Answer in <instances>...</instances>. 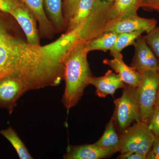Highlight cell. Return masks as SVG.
<instances>
[{
  "label": "cell",
  "mask_w": 159,
  "mask_h": 159,
  "mask_svg": "<svg viewBox=\"0 0 159 159\" xmlns=\"http://www.w3.org/2000/svg\"><path fill=\"white\" fill-rule=\"evenodd\" d=\"M87 42L76 44L69 51L64 61L63 79L66 86L62 102L67 113L78 103L93 76L87 59Z\"/></svg>",
  "instance_id": "6da1fadb"
},
{
  "label": "cell",
  "mask_w": 159,
  "mask_h": 159,
  "mask_svg": "<svg viewBox=\"0 0 159 159\" xmlns=\"http://www.w3.org/2000/svg\"><path fill=\"white\" fill-rule=\"evenodd\" d=\"M27 65V54L22 41L11 32L0 16V80L21 78Z\"/></svg>",
  "instance_id": "7a4b0ae2"
},
{
  "label": "cell",
  "mask_w": 159,
  "mask_h": 159,
  "mask_svg": "<svg viewBox=\"0 0 159 159\" xmlns=\"http://www.w3.org/2000/svg\"><path fill=\"white\" fill-rule=\"evenodd\" d=\"M114 103L115 109L112 119L120 132L133 122L142 121L137 87L125 84L122 96L114 100Z\"/></svg>",
  "instance_id": "3957f363"
},
{
  "label": "cell",
  "mask_w": 159,
  "mask_h": 159,
  "mask_svg": "<svg viewBox=\"0 0 159 159\" xmlns=\"http://www.w3.org/2000/svg\"><path fill=\"white\" fill-rule=\"evenodd\" d=\"M156 137L148 123L135 122L121 133L119 152L121 153L134 152L146 157Z\"/></svg>",
  "instance_id": "277c9868"
},
{
  "label": "cell",
  "mask_w": 159,
  "mask_h": 159,
  "mask_svg": "<svg viewBox=\"0 0 159 159\" xmlns=\"http://www.w3.org/2000/svg\"><path fill=\"white\" fill-rule=\"evenodd\" d=\"M142 80L138 89L142 121L148 123L156 107L159 87V71L142 73Z\"/></svg>",
  "instance_id": "5b68a950"
},
{
  "label": "cell",
  "mask_w": 159,
  "mask_h": 159,
  "mask_svg": "<svg viewBox=\"0 0 159 159\" xmlns=\"http://www.w3.org/2000/svg\"><path fill=\"white\" fill-rule=\"evenodd\" d=\"M29 89L23 80L13 77L0 80V108L7 109L11 115L20 97Z\"/></svg>",
  "instance_id": "8992f818"
},
{
  "label": "cell",
  "mask_w": 159,
  "mask_h": 159,
  "mask_svg": "<svg viewBox=\"0 0 159 159\" xmlns=\"http://www.w3.org/2000/svg\"><path fill=\"white\" fill-rule=\"evenodd\" d=\"M157 21L153 18L146 19L137 15L125 18L116 17L108 24L105 32L116 34L142 31L148 33L156 27Z\"/></svg>",
  "instance_id": "52a82bcc"
},
{
  "label": "cell",
  "mask_w": 159,
  "mask_h": 159,
  "mask_svg": "<svg viewBox=\"0 0 159 159\" xmlns=\"http://www.w3.org/2000/svg\"><path fill=\"white\" fill-rule=\"evenodd\" d=\"M133 45L135 52L130 66L140 73L150 70L159 71L158 60L143 36L141 35L137 38Z\"/></svg>",
  "instance_id": "ba28073f"
},
{
  "label": "cell",
  "mask_w": 159,
  "mask_h": 159,
  "mask_svg": "<svg viewBox=\"0 0 159 159\" xmlns=\"http://www.w3.org/2000/svg\"><path fill=\"white\" fill-rule=\"evenodd\" d=\"M110 54L113 58L105 59L103 61V63L119 74L125 84L138 87L142 80V73L136 70L132 67L127 66L123 61L121 52H113Z\"/></svg>",
  "instance_id": "9c48e42d"
},
{
  "label": "cell",
  "mask_w": 159,
  "mask_h": 159,
  "mask_svg": "<svg viewBox=\"0 0 159 159\" xmlns=\"http://www.w3.org/2000/svg\"><path fill=\"white\" fill-rule=\"evenodd\" d=\"M10 15L20 26L25 34L27 42L35 45H40L35 17L29 8L23 3Z\"/></svg>",
  "instance_id": "30bf717a"
},
{
  "label": "cell",
  "mask_w": 159,
  "mask_h": 159,
  "mask_svg": "<svg viewBox=\"0 0 159 159\" xmlns=\"http://www.w3.org/2000/svg\"><path fill=\"white\" fill-rule=\"evenodd\" d=\"M117 150L101 148L93 144L80 145H69L66 152L63 156L65 159H100L110 157Z\"/></svg>",
  "instance_id": "8fae6325"
},
{
  "label": "cell",
  "mask_w": 159,
  "mask_h": 159,
  "mask_svg": "<svg viewBox=\"0 0 159 159\" xmlns=\"http://www.w3.org/2000/svg\"><path fill=\"white\" fill-rule=\"evenodd\" d=\"M89 84L95 87L96 95L100 98H105L108 95L114 98L116 91L118 89L123 88L125 85L119 74L111 70H108L102 77L92 76Z\"/></svg>",
  "instance_id": "7c38bea8"
},
{
  "label": "cell",
  "mask_w": 159,
  "mask_h": 159,
  "mask_svg": "<svg viewBox=\"0 0 159 159\" xmlns=\"http://www.w3.org/2000/svg\"><path fill=\"white\" fill-rule=\"evenodd\" d=\"M34 15L39 24L40 31L43 33L50 34L53 31V25L46 16L44 3V0H20Z\"/></svg>",
  "instance_id": "4fadbf2b"
},
{
  "label": "cell",
  "mask_w": 159,
  "mask_h": 159,
  "mask_svg": "<svg viewBox=\"0 0 159 159\" xmlns=\"http://www.w3.org/2000/svg\"><path fill=\"white\" fill-rule=\"evenodd\" d=\"M95 0H79L72 17L67 24L66 32L72 31L81 25L88 17Z\"/></svg>",
  "instance_id": "5bb4252c"
},
{
  "label": "cell",
  "mask_w": 159,
  "mask_h": 159,
  "mask_svg": "<svg viewBox=\"0 0 159 159\" xmlns=\"http://www.w3.org/2000/svg\"><path fill=\"white\" fill-rule=\"evenodd\" d=\"M95 144L101 148H111L118 152L120 151V139L112 118L106 126L102 136Z\"/></svg>",
  "instance_id": "9a60e30c"
},
{
  "label": "cell",
  "mask_w": 159,
  "mask_h": 159,
  "mask_svg": "<svg viewBox=\"0 0 159 159\" xmlns=\"http://www.w3.org/2000/svg\"><path fill=\"white\" fill-rule=\"evenodd\" d=\"M118 34L113 32H106L98 37L86 43L89 52L101 51L106 52L112 48L116 43Z\"/></svg>",
  "instance_id": "2e32d148"
},
{
  "label": "cell",
  "mask_w": 159,
  "mask_h": 159,
  "mask_svg": "<svg viewBox=\"0 0 159 159\" xmlns=\"http://www.w3.org/2000/svg\"><path fill=\"white\" fill-rule=\"evenodd\" d=\"M142 0H116L113 8L118 18H125L137 15L141 7Z\"/></svg>",
  "instance_id": "e0dca14e"
},
{
  "label": "cell",
  "mask_w": 159,
  "mask_h": 159,
  "mask_svg": "<svg viewBox=\"0 0 159 159\" xmlns=\"http://www.w3.org/2000/svg\"><path fill=\"white\" fill-rule=\"evenodd\" d=\"M0 134L7 139L15 148L20 159H33L24 142L11 126L0 131Z\"/></svg>",
  "instance_id": "ac0fdd59"
},
{
  "label": "cell",
  "mask_w": 159,
  "mask_h": 159,
  "mask_svg": "<svg viewBox=\"0 0 159 159\" xmlns=\"http://www.w3.org/2000/svg\"><path fill=\"white\" fill-rule=\"evenodd\" d=\"M64 0H44L45 6L51 22L57 29H61L65 23L62 14Z\"/></svg>",
  "instance_id": "d6986e66"
},
{
  "label": "cell",
  "mask_w": 159,
  "mask_h": 159,
  "mask_svg": "<svg viewBox=\"0 0 159 159\" xmlns=\"http://www.w3.org/2000/svg\"><path fill=\"white\" fill-rule=\"evenodd\" d=\"M144 33L145 32L143 31H138L118 34L114 47L110 51V53L121 52L126 47L133 45L135 41Z\"/></svg>",
  "instance_id": "ffe728a7"
},
{
  "label": "cell",
  "mask_w": 159,
  "mask_h": 159,
  "mask_svg": "<svg viewBox=\"0 0 159 159\" xmlns=\"http://www.w3.org/2000/svg\"><path fill=\"white\" fill-rule=\"evenodd\" d=\"M143 37L159 62V27L156 26Z\"/></svg>",
  "instance_id": "44dd1931"
},
{
  "label": "cell",
  "mask_w": 159,
  "mask_h": 159,
  "mask_svg": "<svg viewBox=\"0 0 159 159\" xmlns=\"http://www.w3.org/2000/svg\"><path fill=\"white\" fill-rule=\"evenodd\" d=\"M22 4L20 0H0V11L10 14Z\"/></svg>",
  "instance_id": "7402d4cb"
},
{
  "label": "cell",
  "mask_w": 159,
  "mask_h": 159,
  "mask_svg": "<svg viewBox=\"0 0 159 159\" xmlns=\"http://www.w3.org/2000/svg\"><path fill=\"white\" fill-rule=\"evenodd\" d=\"M79 1V0H64V19L66 24H68Z\"/></svg>",
  "instance_id": "603a6c76"
},
{
  "label": "cell",
  "mask_w": 159,
  "mask_h": 159,
  "mask_svg": "<svg viewBox=\"0 0 159 159\" xmlns=\"http://www.w3.org/2000/svg\"><path fill=\"white\" fill-rule=\"evenodd\" d=\"M149 128L152 130L156 137L159 138V104L157 106L151 118Z\"/></svg>",
  "instance_id": "cb8c5ba5"
},
{
  "label": "cell",
  "mask_w": 159,
  "mask_h": 159,
  "mask_svg": "<svg viewBox=\"0 0 159 159\" xmlns=\"http://www.w3.org/2000/svg\"><path fill=\"white\" fill-rule=\"evenodd\" d=\"M147 159H159V138L156 137L150 151L146 156Z\"/></svg>",
  "instance_id": "d4e9b609"
},
{
  "label": "cell",
  "mask_w": 159,
  "mask_h": 159,
  "mask_svg": "<svg viewBox=\"0 0 159 159\" xmlns=\"http://www.w3.org/2000/svg\"><path fill=\"white\" fill-rule=\"evenodd\" d=\"M141 7L159 12V0H142Z\"/></svg>",
  "instance_id": "484cf974"
},
{
  "label": "cell",
  "mask_w": 159,
  "mask_h": 159,
  "mask_svg": "<svg viewBox=\"0 0 159 159\" xmlns=\"http://www.w3.org/2000/svg\"><path fill=\"white\" fill-rule=\"evenodd\" d=\"M119 159H146V157L143 155L134 152H128L125 153H121L118 157Z\"/></svg>",
  "instance_id": "4316f807"
},
{
  "label": "cell",
  "mask_w": 159,
  "mask_h": 159,
  "mask_svg": "<svg viewBox=\"0 0 159 159\" xmlns=\"http://www.w3.org/2000/svg\"><path fill=\"white\" fill-rule=\"evenodd\" d=\"M159 104V87L158 89V92L157 96V99L156 101V107Z\"/></svg>",
  "instance_id": "83f0119b"
},
{
  "label": "cell",
  "mask_w": 159,
  "mask_h": 159,
  "mask_svg": "<svg viewBox=\"0 0 159 159\" xmlns=\"http://www.w3.org/2000/svg\"><path fill=\"white\" fill-rule=\"evenodd\" d=\"M111 1H112V2H114L116 0H110Z\"/></svg>",
  "instance_id": "f1b7e54d"
}]
</instances>
